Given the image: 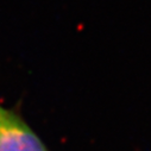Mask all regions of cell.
Segmentation results:
<instances>
[{"instance_id": "6da1fadb", "label": "cell", "mask_w": 151, "mask_h": 151, "mask_svg": "<svg viewBox=\"0 0 151 151\" xmlns=\"http://www.w3.org/2000/svg\"><path fill=\"white\" fill-rule=\"evenodd\" d=\"M0 151H50L20 112L0 102Z\"/></svg>"}]
</instances>
